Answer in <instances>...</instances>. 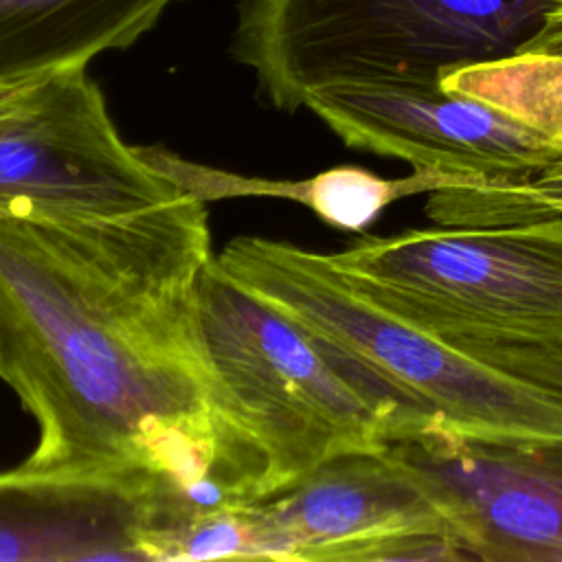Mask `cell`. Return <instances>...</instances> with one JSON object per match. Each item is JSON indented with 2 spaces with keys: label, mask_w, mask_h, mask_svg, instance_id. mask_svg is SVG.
Instances as JSON below:
<instances>
[{
  "label": "cell",
  "mask_w": 562,
  "mask_h": 562,
  "mask_svg": "<svg viewBox=\"0 0 562 562\" xmlns=\"http://www.w3.org/2000/svg\"><path fill=\"white\" fill-rule=\"evenodd\" d=\"M211 257L193 193L114 220L0 215V378L37 424L24 468L217 485L195 305Z\"/></svg>",
  "instance_id": "1"
},
{
  "label": "cell",
  "mask_w": 562,
  "mask_h": 562,
  "mask_svg": "<svg viewBox=\"0 0 562 562\" xmlns=\"http://www.w3.org/2000/svg\"><path fill=\"white\" fill-rule=\"evenodd\" d=\"M195 305L215 481L233 505L283 490L336 452L443 428L426 402L244 288L215 255L198 277Z\"/></svg>",
  "instance_id": "2"
},
{
  "label": "cell",
  "mask_w": 562,
  "mask_h": 562,
  "mask_svg": "<svg viewBox=\"0 0 562 562\" xmlns=\"http://www.w3.org/2000/svg\"><path fill=\"white\" fill-rule=\"evenodd\" d=\"M560 0H239L231 53L283 112L323 88L439 79L516 53Z\"/></svg>",
  "instance_id": "3"
},
{
  "label": "cell",
  "mask_w": 562,
  "mask_h": 562,
  "mask_svg": "<svg viewBox=\"0 0 562 562\" xmlns=\"http://www.w3.org/2000/svg\"><path fill=\"white\" fill-rule=\"evenodd\" d=\"M215 257L244 288L426 402L443 430L492 441L562 437V400L380 307L329 255L241 235Z\"/></svg>",
  "instance_id": "4"
},
{
  "label": "cell",
  "mask_w": 562,
  "mask_h": 562,
  "mask_svg": "<svg viewBox=\"0 0 562 562\" xmlns=\"http://www.w3.org/2000/svg\"><path fill=\"white\" fill-rule=\"evenodd\" d=\"M329 261L362 296L439 340L562 345V215L364 237Z\"/></svg>",
  "instance_id": "5"
},
{
  "label": "cell",
  "mask_w": 562,
  "mask_h": 562,
  "mask_svg": "<svg viewBox=\"0 0 562 562\" xmlns=\"http://www.w3.org/2000/svg\"><path fill=\"white\" fill-rule=\"evenodd\" d=\"M86 68L50 72L0 123V215L114 220L189 193L121 138Z\"/></svg>",
  "instance_id": "6"
},
{
  "label": "cell",
  "mask_w": 562,
  "mask_h": 562,
  "mask_svg": "<svg viewBox=\"0 0 562 562\" xmlns=\"http://www.w3.org/2000/svg\"><path fill=\"white\" fill-rule=\"evenodd\" d=\"M248 509L257 560H468L435 501L386 446L336 452Z\"/></svg>",
  "instance_id": "7"
},
{
  "label": "cell",
  "mask_w": 562,
  "mask_h": 562,
  "mask_svg": "<svg viewBox=\"0 0 562 562\" xmlns=\"http://www.w3.org/2000/svg\"><path fill=\"white\" fill-rule=\"evenodd\" d=\"M314 112L347 147L481 178L485 189L518 184L562 158V147L527 123L439 79L347 83L312 92Z\"/></svg>",
  "instance_id": "8"
},
{
  "label": "cell",
  "mask_w": 562,
  "mask_h": 562,
  "mask_svg": "<svg viewBox=\"0 0 562 562\" xmlns=\"http://www.w3.org/2000/svg\"><path fill=\"white\" fill-rule=\"evenodd\" d=\"M386 448L468 560L562 562V437L492 441L432 428Z\"/></svg>",
  "instance_id": "9"
},
{
  "label": "cell",
  "mask_w": 562,
  "mask_h": 562,
  "mask_svg": "<svg viewBox=\"0 0 562 562\" xmlns=\"http://www.w3.org/2000/svg\"><path fill=\"white\" fill-rule=\"evenodd\" d=\"M156 485L149 472H0V562L143 560Z\"/></svg>",
  "instance_id": "10"
},
{
  "label": "cell",
  "mask_w": 562,
  "mask_h": 562,
  "mask_svg": "<svg viewBox=\"0 0 562 562\" xmlns=\"http://www.w3.org/2000/svg\"><path fill=\"white\" fill-rule=\"evenodd\" d=\"M439 83L485 101L562 147V0L512 55L452 68ZM426 215L437 226H503L562 215V158L503 189L428 193Z\"/></svg>",
  "instance_id": "11"
},
{
  "label": "cell",
  "mask_w": 562,
  "mask_h": 562,
  "mask_svg": "<svg viewBox=\"0 0 562 562\" xmlns=\"http://www.w3.org/2000/svg\"><path fill=\"white\" fill-rule=\"evenodd\" d=\"M143 156L173 178L184 191L204 202L226 195L285 198L307 206L327 226L347 233H364L386 206L402 198L446 189L487 187L481 178L454 176L437 169H413V173L404 178H382L356 165H338L305 180H263L200 167L165 147H143Z\"/></svg>",
  "instance_id": "12"
},
{
  "label": "cell",
  "mask_w": 562,
  "mask_h": 562,
  "mask_svg": "<svg viewBox=\"0 0 562 562\" xmlns=\"http://www.w3.org/2000/svg\"><path fill=\"white\" fill-rule=\"evenodd\" d=\"M182 0H0V83L123 50Z\"/></svg>",
  "instance_id": "13"
},
{
  "label": "cell",
  "mask_w": 562,
  "mask_h": 562,
  "mask_svg": "<svg viewBox=\"0 0 562 562\" xmlns=\"http://www.w3.org/2000/svg\"><path fill=\"white\" fill-rule=\"evenodd\" d=\"M459 351L536 384L562 400V345L481 340V338H450L443 340Z\"/></svg>",
  "instance_id": "14"
},
{
  "label": "cell",
  "mask_w": 562,
  "mask_h": 562,
  "mask_svg": "<svg viewBox=\"0 0 562 562\" xmlns=\"http://www.w3.org/2000/svg\"><path fill=\"white\" fill-rule=\"evenodd\" d=\"M50 72H55V70H50ZM46 75L48 72H40V75L0 83V123L11 119L13 114H18L33 99L37 88L44 83Z\"/></svg>",
  "instance_id": "15"
}]
</instances>
